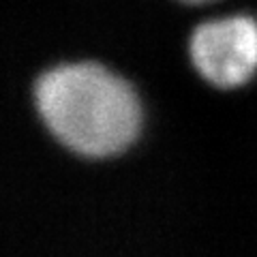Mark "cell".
I'll list each match as a JSON object with an SVG mask.
<instances>
[{"label": "cell", "mask_w": 257, "mask_h": 257, "mask_svg": "<svg viewBox=\"0 0 257 257\" xmlns=\"http://www.w3.org/2000/svg\"><path fill=\"white\" fill-rule=\"evenodd\" d=\"M35 96L47 128L77 155H116L138 133L140 107L133 90L99 64L47 71L37 79Z\"/></svg>", "instance_id": "6da1fadb"}, {"label": "cell", "mask_w": 257, "mask_h": 257, "mask_svg": "<svg viewBox=\"0 0 257 257\" xmlns=\"http://www.w3.org/2000/svg\"><path fill=\"white\" fill-rule=\"evenodd\" d=\"M191 58L210 84L240 86L257 69V24L248 18L202 24L191 37Z\"/></svg>", "instance_id": "7a4b0ae2"}, {"label": "cell", "mask_w": 257, "mask_h": 257, "mask_svg": "<svg viewBox=\"0 0 257 257\" xmlns=\"http://www.w3.org/2000/svg\"><path fill=\"white\" fill-rule=\"evenodd\" d=\"M184 3H202V0H184Z\"/></svg>", "instance_id": "3957f363"}]
</instances>
